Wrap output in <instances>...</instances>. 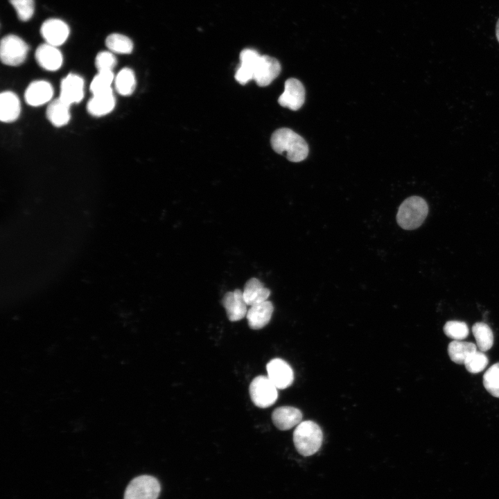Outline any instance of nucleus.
Here are the masks:
<instances>
[{"label": "nucleus", "mask_w": 499, "mask_h": 499, "mask_svg": "<svg viewBox=\"0 0 499 499\" xmlns=\"http://www.w3.org/2000/svg\"><path fill=\"white\" fill-rule=\"evenodd\" d=\"M273 150L293 162L301 161L307 157L308 146L306 141L293 130L282 128L273 132L271 137Z\"/></svg>", "instance_id": "1"}, {"label": "nucleus", "mask_w": 499, "mask_h": 499, "mask_svg": "<svg viewBox=\"0 0 499 499\" xmlns=\"http://www.w3.org/2000/svg\"><path fill=\"white\" fill-rule=\"evenodd\" d=\"M323 433L320 427L312 421H301L293 432L294 445L299 454L310 456L320 448Z\"/></svg>", "instance_id": "2"}, {"label": "nucleus", "mask_w": 499, "mask_h": 499, "mask_svg": "<svg viewBox=\"0 0 499 499\" xmlns=\"http://www.w3.org/2000/svg\"><path fill=\"white\" fill-rule=\"evenodd\" d=\"M428 213V206L426 200L419 196H411L399 206L396 221L401 228L412 230L422 225Z\"/></svg>", "instance_id": "3"}, {"label": "nucleus", "mask_w": 499, "mask_h": 499, "mask_svg": "<svg viewBox=\"0 0 499 499\" xmlns=\"http://www.w3.org/2000/svg\"><path fill=\"white\" fill-rule=\"evenodd\" d=\"M28 50V44L21 37L15 35H8L1 41V60L8 66H19L26 60Z\"/></svg>", "instance_id": "4"}, {"label": "nucleus", "mask_w": 499, "mask_h": 499, "mask_svg": "<svg viewBox=\"0 0 499 499\" xmlns=\"http://www.w3.org/2000/svg\"><path fill=\"white\" fill-rule=\"evenodd\" d=\"M249 392L252 401L260 408L270 407L278 398L277 388L268 376L255 377L250 385Z\"/></svg>", "instance_id": "5"}, {"label": "nucleus", "mask_w": 499, "mask_h": 499, "mask_svg": "<svg viewBox=\"0 0 499 499\" xmlns=\"http://www.w3.org/2000/svg\"><path fill=\"white\" fill-rule=\"evenodd\" d=\"M161 487L154 477L143 475L136 477L127 486L124 499H157Z\"/></svg>", "instance_id": "6"}, {"label": "nucleus", "mask_w": 499, "mask_h": 499, "mask_svg": "<svg viewBox=\"0 0 499 499\" xmlns=\"http://www.w3.org/2000/svg\"><path fill=\"white\" fill-rule=\"evenodd\" d=\"M305 101V89L297 79L291 78L285 82L284 91L278 98L282 107L292 110H299Z\"/></svg>", "instance_id": "7"}, {"label": "nucleus", "mask_w": 499, "mask_h": 499, "mask_svg": "<svg viewBox=\"0 0 499 499\" xmlns=\"http://www.w3.org/2000/svg\"><path fill=\"white\" fill-rule=\"evenodd\" d=\"M268 377L277 389L290 387L294 380L291 367L283 359L274 358L266 365Z\"/></svg>", "instance_id": "8"}, {"label": "nucleus", "mask_w": 499, "mask_h": 499, "mask_svg": "<svg viewBox=\"0 0 499 499\" xmlns=\"http://www.w3.org/2000/svg\"><path fill=\"white\" fill-rule=\"evenodd\" d=\"M85 82L78 74L69 73L61 81L60 98L69 105L80 103L84 97Z\"/></svg>", "instance_id": "9"}, {"label": "nucleus", "mask_w": 499, "mask_h": 499, "mask_svg": "<svg viewBox=\"0 0 499 499\" xmlns=\"http://www.w3.org/2000/svg\"><path fill=\"white\" fill-rule=\"evenodd\" d=\"M68 25L59 19H49L43 22L40 33L46 43L59 46L63 44L69 35Z\"/></svg>", "instance_id": "10"}, {"label": "nucleus", "mask_w": 499, "mask_h": 499, "mask_svg": "<svg viewBox=\"0 0 499 499\" xmlns=\"http://www.w3.org/2000/svg\"><path fill=\"white\" fill-rule=\"evenodd\" d=\"M53 96V88L51 84L43 80L30 82L24 93L25 101L33 107H38L50 103Z\"/></svg>", "instance_id": "11"}, {"label": "nucleus", "mask_w": 499, "mask_h": 499, "mask_svg": "<svg viewBox=\"0 0 499 499\" xmlns=\"http://www.w3.org/2000/svg\"><path fill=\"white\" fill-rule=\"evenodd\" d=\"M281 64L274 58L261 55L256 66L254 80L260 87L269 85L280 73Z\"/></svg>", "instance_id": "12"}, {"label": "nucleus", "mask_w": 499, "mask_h": 499, "mask_svg": "<svg viewBox=\"0 0 499 499\" xmlns=\"http://www.w3.org/2000/svg\"><path fill=\"white\" fill-rule=\"evenodd\" d=\"M222 305L231 322L239 321L247 315V305L243 298V291L239 289L227 292L222 299Z\"/></svg>", "instance_id": "13"}, {"label": "nucleus", "mask_w": 499, "mask_h": 499, "mask_svg": "<svg viewBox=\"0 0 499 499\" xmlns=\"http://www.w3.org/2000/svg\"><path fill=\"white\" fill-rule=\"evenodd\" d=\"M35 59L37 64L49 71L58 70L62 65L63 56L57 46L44 43L35 51Z\"/></svg>", "instance_id": "14"}, {"label": "nucleus", "mask_w": 499, "mask_h": 499, "mask_svg": "<svg viewBox=\"0 0 499 499\" xmlns=\"http://www.w3.org/2000/svg\"><path fill=\"white\" fill-rule=\"evenodd\" d=\"M261 56L254 49H246L241 51L240 64L235 73V79L238 82L245 85L254 79V72Z\"/></svg>", "instance_id": "15"}, {"label": "nucleus", "mask_w": 499, "mask_h": 499, "mask_svg": "<svg viewBox=\"0 0 499 499\" xmlns=\"http://www.w3.org/2000/svg\"><path fill=\"white\" fill-rule=\"evenodd\" d=\"M272 420L278 429L288 430L301 422L302 413L295 407L281 406L273 411Z\"/></svg>", "instance_id": "16"}, {"label": "nucleus", "mask_w": 499, "mask_h": 499, "mask_svg": "<svg viewBox=\"0 0 499 499\" xmlns=\"http://www.w3.org/2000/svg\"><path fill=\"white\" fill-rule=\"evenodd\" d=\"M273 310L272 303L268 300L251 306L246 315L250 328L259 330L265 326L271 319Z\"/></svg>", "instance_id": "17"}, {"label": "nucleus", "mask_w": 499, "mask_h": 499, "mask_svg": "<svg viewBox=\"0 0 499 499\" xmlns=\"http://www.w3.org/2000/svg\"><path fill=\"white\" fill-rule=\"evenodd\" d=\"M116 100L113 91L92 94L87 104V110L93 116L100 117L110 114L114 108Z\"/></svg>", "instance_id": "18"}, {"label": "nucleus", "mask_w": 499, "mask_h": 499, "mask_svg": "<svg viewBox=\"0 0 499 499\" xmlns=\"http://www.w3.org/2000/svg\"><path fill=\"white\" fill-rule=\"evenodd\" d=\"M21 113L19 97L11 91H5L0 95V119L3 123L16 121Z\"/></svg>", "instance_id": "19"}, {"label": "nucleus", "mask_w": 499, "mask_h": 499, "mask_svg": "<svg viewBox=\"0 0 499 499\" xmlns=\"http://www.w3.org/2000/svg\"><path fill=\"white\" fill-rule=\"evenodd\" d=\"M70 107L71 105L60 97L51 100L46 111L48 120L55 127L67 125L71 119Z\"/></svg>", "instance_id": "20"}, {"label": "nucleus", "mask_w": 499, "mask_h": 499, "mask_svg": "<svg viewBox=\"0 0 499 499\" xmlns=\"http://www.w3.org/2000/svg\"><path fill=\"white\" fill-rule=\"evenodd\" d=\"M243 295L247 305L251 306L267 301L270 290L258 279L251 278L245 283Z\"/></svg>", "instance_id": "21"}, {"label": "nucleus", "mask_w": 499, "mask_h": 499, "mask_svg": "<svg viewBox=\"0 0 499 499\" xmlns=\"http://www.w3.org/2000/svg\"><path fill=\"white\" fill-rule=\"evenodd\" d=\"M137 85L134 71L128 67L121 69L114 77V86L117 93L121 96L131 95Z\"/></svg>", "instance_id": "22"}, {"label": "nucleus", "mask_w": 499, "mask_h": 499, "mask_svg": "<svg viewBox=\"0 0 499 499\" xmlns=\"http://www.w3.org/2000/svg\"><path fill=\"white\" fill-rule=\"evenodd\" d=\"M477 346L474 343L454 340L448 346V353L455 363L464 365L467 358L476 351Z\"/></svg>", "instance_id": "23"}, {"label": "nucleus", "mask_w": 499, "mask_h": 499, "mask_svg": "<svg viewBox=\"0 0 499 499\" xmlns=\"http://www.w3.org/2000/svg\"><path fill=\"white\" fill-rule=\"evenodd\" d=\"M472 332L476 346L482 352L489 350L493 344V334L491 328L484 322H476L472 326Z\"/></svg>", "instance_id": "24"}, {"label": "nucleus", "mask_w": 499, "mask_h": 499, "mask_svg": "<svg viewBox=\"0 0 499 499\" xmlns=\"http://www.w3.org/2000/svg\"><path fill=\"white\" fill-rule=\"evenodd\" d=\"M105 44L113 53L129 54L133 50V42L127 36L119 34H110L105 40Z\"/></svg>", "instance_id": "25"}, {"label": "nucleus", "mask_w": 499, "mask_h": 499, "mask_svg": "<svg viewBox=\"0 0 499 499\" xmlns=\"http://www.w3.org/2000/svg\"><path fill=\"white\" fill-rule=\"evenodd\" d=\"M114 77L113 71H98L90 84V91L92 94L112 90Z\"/></svg>", "instance_id": "26"}, {"label": "nucleus", "mask_w": 499, "mask_h": 499, "mask_svg": "<svg viewBox=\"0 0 499 499\" xmlns=\"http://www.w3.org/2000/svg\"><path fill=\"white\" fill-rule=\"evenodd\" d=\"M483 385L491 395L499 398V362L491 366L484 373Z\"/></svg>", "instance_id": "27"}, {"label": "nucleus", "mask_w": 499, "mask_h": 499, "mask_svg": "<svg viewBox=\"0 0 499 499\" xmlns=\"http://www.w3.org/2000/svg\"><path fill=\"white\" fill-rule=\"evenodd\" d=\"M443 330L446 335L454 340H464L469 333L465 322L455 320L448 321L444 326Z\"/></svg>", "instance_id": "28"}, {"label": "nucleus", "mask_w": 499, "mask_h": 499, "mask_svg": "<svg viewBox=\"0 0 499 499\" xmlns=\"http://www.w3.org/2000/svg\"><path fill=\"white\" fill-rule=\"evenodd\" d=\"M488 363V358L484 352L477 350L467 358L464 365L469 372L477 374L484 370Z\"/></svg>", "instance_id": "29"}, {"label": "nucleus", "mask_w": 499, "mask_h": 499, "mask_svg": "<svg viewBox=\"0 0 499 499\" xmlns=\"http://www.w3.org/2000/svg\"><path fill=\"white\" fill-rule=\"evenodd\" d=\"M10 2L21 21H27L33 17L35 10L34 0H10Z\"/></svg>", "instance_id": "30"}, {"label": "nucleus", "mask_w": 499, "mask_h": 499, "mask_svg": "<svg viewBox=\"0 0 499 499\" xmlns=\"http://www.w3.org/2000/svg\"><path fill=\"white\" fill-rule=\"evenodd\" d=\"M117 64L114 54L110 51L99 52L95 58L98 71H112Z\"/></svg>", "instance_id": "31"}, {"label": "nucleus", "mask_w": 499, "mask_h": 499, "mask_svg": "<svg viewBox=\"0 0 499 499\" xmlns=\"http://www.w3.org/2000/svg\"><path fill=\"white\" fill-rule=\"evenodd\" d=\"M496 35L497 40L499 42V19H498V20L496 23Z\"/></svg>", "instance_id": "32"}]
</instances>
